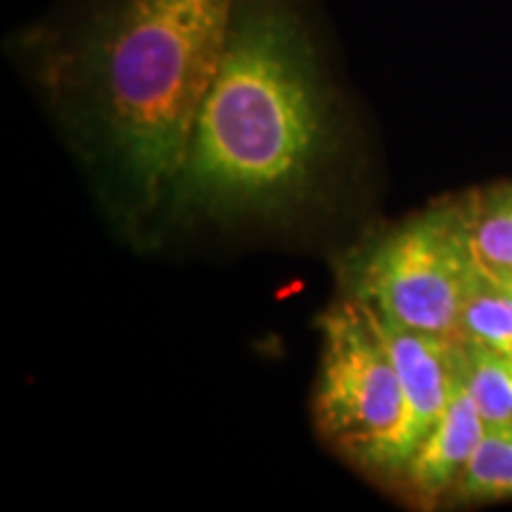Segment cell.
Listing matches in <instances>:
<instances>
[{
    "label": "cell",
    "instance_id": "4",
    "mask_svg": "<svg viewBox=\"0 0 512 512\" xmlns=\"http://www.w3.org/2000/svg\"><path fill=\"white\" fill-rule=\"evenodd\" d=\"M318 430L356 463L392 472L406 403L399 373L366 306L342 302L320 318Z\"/></svg>",
    "mask_w": 512,
    "mask_h": 512
},
{
    "label": "cell",
    "instance_id": "10",
    "mask_svg": "<svg viewBox=\"0 0 512 512\" xmlns=\"http://www.w3.org/2000/svg\"><path fill=\"white\" fill-rule=\"evenodd\" d=\"M463 375L484 422L512 418V358L465 342Z\"/></svg>",
    "mask_w": 512,
    "mask_h": 512
},
{
    "label": "cell",
    "instance_id": "11",
    "mask_svg": "<svg viewBox=\"0 0 512 512\" xmlns=\"http://www.w3.org/2000/svg\"><path fill=\"white\" fill-rule=\"evenodd\" d=\"M486 273H489V271H486ZM494 278L505 287V290L512 294V273L510 275H494Z\"/></svg>",
    "mask_w": 512,
    "mask_h": 512
},
{
    "label": "cell",
    "instance_id": "6",
    "mask_svg": "<svg viewBox=\"0 0 512 512\" xmlns=\"http://www.w3.org/2000/svg\"><path fill=\"white\" fill-rule=\"evenodd\" d=\"M484 430L486 422L460 370L446 411L401 470L415 498H420L422 503H434L451 496L453 486L475 456Z\"/></svg>",
    "mask_w": 512,
    "mask_h": 512
},
{
    "label": "cell",
    "instance_id": "5",
    "mask_svg": "<svg viewBox=\"0 0 512 512\" xmlns=\"http://www.w3.org/2000/svg\"><path fill=\"white\" fill-rule=\"evenodd\" d=\"M368 313L392 356L406 403V418L392 460V472H401L451 401L453 387L463 370L465 339L406 328L373 309Z\"/></svg>",
    "mask_w": 512,
    "mask_h": 512
},
{
    "label": "cell",
    "instance_id": "7",
    "mask_svg": "<svg viewBox=\"0 0 512 512\" xmlns=\"http://www.w3.org/2000/svg\"><path fill=\"white\" fill-rule=\"evenodd\" d=\"M479 266L491 275L512 273V183L491 185L460 200Z\"/></svg>",
    "mask_w": 512,
    "mask_h": 512
},
{
    "label": "cell",
    "instance_id": "1",
    "mask_svg": "<svg viewBox=\"0 0 512 512\" xmlns=\"http://www.w3.org/2000/svg\"><path fill=\"white\" fill-rule=\"evenodd\" d=\"M238 0H79L22 48L38 79L107 140L143 209L174 188Z\"/></svg>",
    "mask_w": 512,
    "mask_h": 512
},
{
    "label": "cell",
    "instance_id": "2",
    "mask_svg": "<svg viewBox=\"0 0 512 512\" xmlns=\"http://www.w3.org/2000/svg\"><path fill=\"white\" fill-rule=\"evenodd\" d=\"M335 114L304 0H238L174 188L214 216L292 204L328 162Z\"/></svg>",
    "mask_w": 512,
    "mask_h": 512
},
{
    "label": "cell",
    "instance_id": "9",
    "mask_svg": "<svg viewBox=\"0 0 512 512\" xmlns=\"http://www.w3.org/2000/svg\"><path fill=\"white\" fill-rule=\"evenodd\" d=\"M460 337L494 354L512 358V294L482 266L460 313Z\"/></svg>",
    "mask_w": 512,
    "mask_h": 512
},
{
    "label": "cell",
    "instance_id": "3",
    "mask_svg": "<svg viewBox=\"0 0 512 512\" xmlns=\"http://www.w3.org/2000/svg\"><path fill=\"white\" fill-rule=\"evenodd\" d=\"M479 261L460 202L427 209L366 249L354 299L406 328L460 337V313Z\"/></svg>",
    "mask_w": 512,
    "mask_h": 512
},
{
    "label": "cell",
    "instance_id": "8",
    "mask_svg": "<svg viewBox=\"0 0 512 512\" xmlns=\"http://www.w3.org/2000/svg\"><path fill=\"white\" fill-rule=\"evenodd\" d=\"M448 498L456 503L512 501V418L486 422L475 456Z\"/></svg>",
    "mask_w": 512,
    "mask_h": 512
}]
</instances>
